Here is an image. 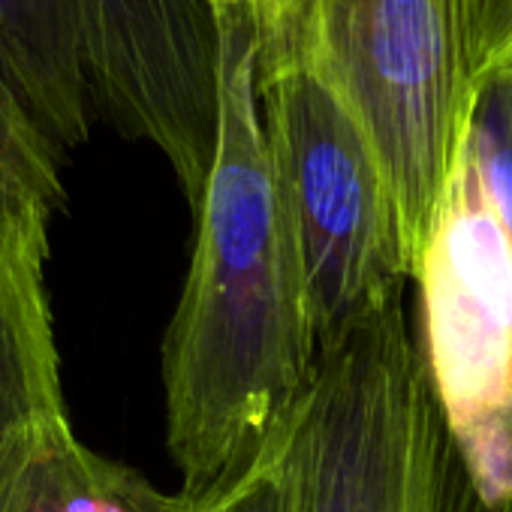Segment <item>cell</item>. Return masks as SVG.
I'll list each match as a JSON object with an SVG mask.
<instances>
[{"instance_id": "obj_12", "label": "cell", "mask_w": 512, "mask_h": 512, "mask_svg": "<svg viewBox=\"0 0 512 512\" xmlns=\"http://www.w3.org/2000/svg\"><path fill=\"white\" fill-rule=\"evenodd\" d=\"M476 82L512 64V0H467Z\"/></svg>"}, {"instance_id": "obj_2", "label": "cell", "mask_w": 512, "mask_h": 512, "mask_svg": "<svg viewBox=\"0 0 512 512\" xmlns=\"http://www.w3.org/2000/svg\"><path fill=\"white\" fill-rule=\"evenodd\" d=\"M407 290L320 350L287 422L293 512H512L452 434Z\"/></svg>"}, {"instance_id": "obj_4", "label": "cell", "mask_w": 512, "mask_h": 512, "mask_svg": "<svg viewBox=\"0 0 512 512\" xmlns=\"http://www.w3.org/2000/svg\"><path fill=\"white\" fill-rule=\"evenodd\" d=\"M308 61L365 133L416 281L479 94L467 0H293Z\"/></svg>"}, {"instance_id": "obj_10", "label": "cell", "mask_w": 512, "mask_h": 512, "mask_svg": "<svg viewBox=\"0 0 512 512\" xmlns=\"http://www.w3.org/2000/svg\"><path fill=\"white\" fill-rule=\"evenodd\" d=\"M61 157L19 100L0 61V211L52 220L67 205Z\"/></svg>"}, {"instance_id": "obj_1", "label": "cell", "mask_w": 512, "mask_h": 512, "mask_svg": "<svg viewBox=\"0 0 512 512\" xmlns=\"http://www.w3.org/2000/svg\"><path fill=\"white\" fill-rule=\"evenodd\" d=\"M208 4L217 19V145L163 338L166 446L181 491L193 497L269 446L308 395L320 359L256 100L253 0Z\"/></svg>"}, {"instance_id": "obj_14", "label": "cell", "mask_w": 512, "mask_h": 512, "mask_svg": "<svg viewBox=\"0 0 512 512\" xmlns=\"http://www.w3.org/2000/svg\"><path fill=\"white\" fill-rule=\"evenodd\" d=\"M509 67H512V64H509ZM509 67H506V70H509Z\"/></svg>"}, {"instance_id": "obj_6", "label": "cell", "mask_w": 512, "mask_h": 512, "mask_svg": "<svg viewBox=\"0 0 512 512\" xmlns=\"http://www.w3.org/2000/svg\"><path fill=\"white\" fill-rule=\"evenodd\" d=\"M97 112L151 142L196 211L217 145V19L208 0H73Z\"/></svg>"}, {"instance_id": "obj_8", "label": "cell", "mask_w": 512, "mask_h": 512, "mask_svg": "<svg viewBox=\"0 0 512 512\" xmlns=\"http://www.w3.org/2000/svg\"><path fill=\"white\" fill-rule=\"evenodd\" d=\"M0 512H190L139 470L85 446L70 416L19 431L0 452Z\"/></svg>"}, {"instance_id": "obj_13", "label": "cell", "mask_w": 512, "mask_h": 512, "mask_svg": "<svg viewBox=\"0 0 512 512\" xmlns=\"http://www.w3.org/2000/svg\"><path fill=\"white\" fill-rule=\"evenodd\" d=\"M482 85L494 91V97L500 100V106H503V112H506V118H509V124H512V67H509V70H500V73H494V76H488Z\"/></svg>"}, {"instance_id": "obj_7", "label": "cell", "mask_w": 512, "mask_h": 512, "mask_svg": "<svg viewBox=\"0 0 512 512\" xmlns=\"http://www.w3.org/2000/svg\"><path fill=\"white\" fill-rule=\"evenodd\" d=\"M49 217L0 211V452L25 428L67 416L46 284Z\"/></svg>"}, {"instance_id": "obj_11", "label": "cell", "mask_w": 512, "mask_h": 512, "mask_svg": "<svg viewBox=\"0 0 512 512\" xmlns=\"http://www.w3.org/2000/svg\"><path fill=\"white\" fill-rule=\"evenodd\" d=\"M190 512H293L287 476V425L244 470L205 494H187Z\"/></svg>"}, {"instance_id": "obj_9", "label": "cell", "mask_w": 512, "mask_h": 512, "mask_svg": "<svg viewBox=\"0 0 512 512\" xmlns=\"http://www.w3.org/2000/svg\"><path fill=\"white\" fill-rule=\"evenodd\" d=\"M0 61L61 154L88 139L97 106L73 0H0Z\"/></svg>"}, {"instance_id": "obj_3", "label": "cell", "mask_w": 512, "mask_h": 512, "mask_svg": "<svg viewBox=\"0 0 512 512\" xmlns=\"http://www.w3.org/2000/svg\"><path fill=\"white\" fill-rule=\"evenodd\" d=\"M256 100L299 244L320 350L413 284L386 175L308 61L293 0H253Z\"/></svg>"}, {"instance_id": "obj_5", "label": "cell", "mask_w": 512, "mask_h": 512, "mask_svg": "<svg viewBox=\"0 0 512 512\" xmlns=\"http://www.w3.org/2000/svg\"><path fill=\"white\" fill-rule=\"evenodd\" d=\"M413 287L452 434L479 488L512 506V235L467 148Z\"/></svg>"}]
</instances>
